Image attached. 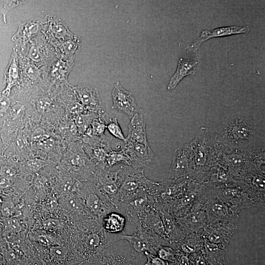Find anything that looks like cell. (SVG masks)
I'll return each instance as SVG.
<instances>
[{
    "label": "cell",
    "instance_id": "60d3db41",
    "mask_svg": "<svg viewBox=\"0 0 265 265\" xmlns=\"http://www.w3.org/2000/svg\"><path fill=\"white\" fill-rule=\"evenodd\" d=\"M144 256L147 259L144 265H169L168 262L161 259L157 255L146 252L144 253Z\"/></svg>",
    "mask_w": 265,
    "mask_h": 265
},
{
    "label": "cell",
    "instance_id": "7bdbcfd3",
    "mask_svg": "<svg viewBox=\"0 0 265 265\" xmlns=\"http://www.w3.org/2000/svg\"><path fill=\"white\" fill-rule=\"evenodd\" d=\"M176 253L177 255L174 262L171 264L169 263L170 265H192L188 256L177 251Z\"/></svg>",
    "mask_w": 265,
    "mask_h": 265
},
{
    "label": "cell",
    "instance_id": "8992f818",
    "mask_svg": "<svg viewBox=\"0 0 265 265\" xmlns=\"http://www.w3.org/2000/svg\"><path fill=\"white\" fill-rule=\"evenodd\" d=\"M210 188L215 197L239 212L243 209L255 207L253 201L239 181L217 188Z\"/></svg>",
    "mask_w": 265,
    "mask_h": 265
},
{
    "label": "cell",
    "instance_id": "8d00e7d4",
    "mask_svg": "<svg viewBox=\"0 0 265 265\" xmlns=\"http://www.w3.org/2000/svg\"><path fill=\"white\" fill-rule=\"evenodd\" d=\"M25 2L24 0H0V11L4 22L6 23V17L9 11Z\"/></svg>",
    "mask_w": 265,
    "mask_h": 265
},
{
    "label": "cell",
    "instance_id": "d6986e66",
    "mask_svg": "<svg viewBox=\"0 0 265 265\" xmlns=\"http://www.w3.org/2000/svg\"><path fill=\"white\" fill-rule=\"evenodd\" d=\"M111 95L112 108L124 113L130 119L141 111L132 93L125 89L119 81L114 84Z\"/></svg>",
    "mask_w": 265,
    "mask_h": 265
},
{
    "label": "cell",
    "instance_id": "5bb4252c",
    "mask_svg": "<svg viewBox=\"0 0 265 265\" xmlns=\"http://www.w3.org/2000/svg\"><path fill=\"white\" fill-rule=\"evenodd\" d=\"M93 174L94 187L102 195L109 198L114 204V199L121 185L119 169L111 171L98 167Z\"/></svg>",
    "mask_w": 265,
    "mask_h": 265
},
{
    "label": "cell",
    "instance_id": "e575fe53",
    "mask_svg": "<svg viewBox=\"0 0 265 265\" xmlns=\"http://www.w3.org/2000/svg\"><path fill=\"white\" fill-rule=\"evenodd\" d=\"M156 255L168 263H173L176 257L177 253L175 249L168 245H162L156 250Z\"/></svg>",
    "mask_w": 265,
    "mask_h": 265
},
{
    "label": "cell",
    "instance_id": "b9f144b4",
    "mask_svg": "<svg viewBox=\"0 0 265 265\" xmlns=\"http://www.w3.org/2000/svg\"><path fill=\"white\" fill-rule=\"evenodd\" d=\"M192 265H208L201 251L188 256Z\"/></svg>",
    "mask_w": 265,
    "mask_h": 265
},
{
    "label": "cell",
    "instance_id": "681fc988",
    "mask_svg": "<svg viewBox=\"0 0 265 265\" xmlns=\"http://www.w3.org/2000/svg\"><path fill=\"white\" fill-rule=\"evenodd\" d=\"M82 264H78V265H81Z\"/></svg>",
    "mask_w": 265,
    "mask_h": 265
},
{
    "label": "cell",
    "instance_id": "8fae6325",
    "mask_svg": "<svg viewBox=\"0 0 265 265\" xmlns=\"http://www.w3.org/2000/svg\"><path fill=\"white\" fill-rule=\"evenodd\" d=\"M205 192L207 200L205 204V210L207 223L217 221L238 222L239 212L215 197L212 193L210 188L206 185Z\"/></svg>",
    "mask_w": 265,
    "mask_h": 265
},
{
    "label": "cell",
    "instance_id": "f35d334b",
    "mask_svg": "<svg viewBox=\"0 0 265 265\" xmlns=\"http://www.w3.org/2000/svg\"><path fill=\"white\" fill-rule=\"evenodd\" d=\"M73 154L70 159L72 165L76 169H81L86 165L85 158L81 152H78Z\"/></svg>",
    "mask_w": 265,
    "mask_h": 265
},
{
    "label": "cell",
    "instance_id": "f6af8a7d",
    "mask_svg": "<svg viewBox=\"0 0 265 265\" xmlns=\"http://www.w3.org/2000/svg\"><path fill=\"white\" fill-rule=\"evenodd\" d=\"M25 108L23 105L17 104L11 108L10 115L13 118H17L24 112Z\"/></svg>",
    "mask_w": 265,
    "mask_h": 265
},
{
    "label": "cell",
    "instance_id": "f1b7e54d",
    "mask_svg": "<svg viewBox=\"0 0 265 265\" xmlns=\"http://www.w3.org/2000/svg\"><path fill=\"white\" fill-rule=\"evenodd\" d=\"M125 225V217L120 212H109L101 219L103 229L110 234L119 235L123 233Z\"/></svg>",
    "mask_w": 265,
    "mask_h": 265
},
{
    "label": "cell",
    "instance_id": "7c38bea8",
    "mask_svg": "<svg viewBox=\"0 0 265 265\" xmlns=\"http://www.w3.org/2000/svg\"><path fill=\"white\" fill-rule=\"evenodd\" d=\"M238 228L237 222L217 221L207 223L201 233L204 239L225 250Z\"/></svg>",
    "mask_w": 265,
    "mask_h": 265
},
{
    "label": "cell",
    "instance_id": "9c48e42d",
    "mask_svg": "<svg viewBox=\"0 0 265 265\" xmlns=\"http://www.w3.org/2000/svg\"><path fill=\"white\" fill-rule=\"evenodd\" d=\"M79 195L85 210L90 215L100 220L111 212H119L118 208L109 198L100 193L94 186H86L81 188Z\"/></svg>",
    "mask_w": 265,
    "mask_h": 265
},
{
    "label": "cell",
    "instance_id": "816d5d0a",
    "mask_svg": "<svg viewBox=\"0 0 265 265\" xmlns=\"http://www.w3.org/2000/svg\"><path fill=\"white\" fill-rule=\"evenodd\" d=\"M1 202V200H0V202Z\"/></svg>",
    "mask_w": 265,
    "mask_h": 265
},
{
    "label": "cell",
    "instance_id": "6da1fadb",
    "mask_svg": "<svg viewBox=\"0 0 265 265\" xmlns=\"http://www.w3.org/2000/svg\"><path fill=\"white\" fill-rule=\"evenodd\" d=\"M258 128L255 121L242 114L226 118L214 134L216 142L245 151L257 143Z\"/></svg>",
    "mask_w": 265,
    "mask_h": 265
},
{
    "label": "cell",
    "instance_id": "4dcf8cb0",
    "mask_svg": "<svg viewBox=\"0 0 265 265\" xmlns=\"http://www.w3.org/2000/svg\"><path fill=\"white\" fill-rule=\"evenodd\" d=\"M201 252L208 265H222L226 264L225 250L204 238Z\"/></svg>",
    "mask_w": 265,
    "mask_h": 265
},
{
    "label": "cell",
    "instance_id": "ab89813d",
    "mask_svg": "<svg viewBox=\"0 0 265 265\" xmlns=\"http://www.w3.org/2000/svg\"><path fill=\"white\" fill-rule=\"evenodd\" d=\"M36 106L37 110L41 113H45L49 110L53 101L48 97H43L36 101Z\"/></svg>",
    "mask_w": 265,
    "mask_h": 265
},
{
    "label": "cell",
    "instance_id": "7a4b0ae2",
    "mask_svg": "<svg viewBox=\"0 0 265 265\" xmlns=\"http://www.w3.org/2000/svg\"><path fill=\"white\" fill-rule=\"evenodd\" d=\"M85 233L75 247L83 263L98 265L113 252V244L120 239L121 234L113 235L106 232L101 222H95L85 225Z\"/></svg>",
    "mask_w": 265,
    "mask_h": 265
},
{
    "label": "cell",
    "instance_id": "4316f807",
    "mask_svg": "<svg viewBox=\"0 0 265 265\" xmlns=\"http://www.w3.org/2000/svg\"><path fill=\"white\" fill-rule=\"evenodd\" d=\"M137 227L149 230L167 240L160 213L154 207L151 208L146 212Z\"/></svg>",
    "mask_w": 265,
    "mask_h": 265
},
{
    "label": "cell",
    "instance_id": "1f68e13d",
    "mask_svg": "<svg viewBox=\"0 0 265 265\" xmlns=\"http://www.w3.org/2000/svg\"><path fill=\"white\" fill-rule=\"evenodd\" d=\"M97 265H143V262L131 255L113 251Z\"/></svg>",
    "mask_w": 265,
    "mask_h": 265
},
{
    "label": "cell",
    "instance_id": "7402d4cb",
    "mask_svg": "<svg viewBox=\"0 0 265 265\" xmlns=\"http://www.w3.org/2000/svg\"><path fill=\"white\" fill-rule=\"evenodd\" d=\"M249 31L248 26H237L220 27L212 30L204 29L201 32L198 38L188 46L186 50L188 51L196 52L199 49L204 42L210 38L246 33Z\"/></svg>",
    "mask_w": 265,
    "mask_h": 265
},
{
    "label": "cell",
    "instance_id": "2e32d148",
    "mask_svg": "<svg viewBox=\"0 0 265 265\" xmlns=\"http://www.w3.org/2000/svg\"><path fill=\"white\" fill-rule=\"evenodd\" d=\"M192 151L190 143L183 145L175 153L168 179L189 178L192 171Z\"/></svg>",
    "mask_w": 265,
    "mask_h": 265
},
{
    "label": "cell",
    "instance_id": "cb8c5ba5",
    "mask_svg": "<svg viewBox=\"0 0 265 265\" xmlns=\"http://www.w3.org/2000/svg\"><path fill=\"white\" fill-rule=\"evenodd\" d=\"M159 212L163 223L166 239L171 245L179 242L188 234L175 216L166 211Z\"/></svg>",
    "mask_w": 265,
    "mask_h": 265
},
{
    "label": "cell",
    "instance_id": "7dc6e473",
    "mask_svg": "<svg viewBox=\"0 0 265 265\" xmlns=\"http://www.w3.org/2000/svg\"><path fill=\"white\" fill-rule=\"evenodd\" d=\"M9 179L3 176L0 177V187L5 188L9 186Z\"/></svg>",
    "mask_w": 265,
    "mask_h": 265
},
{
    "label": "cell",
    "instance_id": "ffe728a7",
    "mask_svg": "<svg viewBox=\"0 0 265 265\" xmlns=\"http://www.w3.org/2000/svg\"><path fill=\"white\" fill-rule=\"evenodd\" d=\"M205 202L198 198L190 210L186 215L176 217L179 223L188 233H200L207 224Z\"/></svg>",
    "mask_w": 265,
    "mask_h": 265
},
{
    "label": "cell",
    "instance_id": "5b68a950",
    "mask_svg": "<svg viewBox=\"0 0 265 265\" xmlns=\"http://www.w3.org/2000/svg\"><path fill=\"white\" fill-rule=\"evenodd\" d=\"M120 239L128 241L131 249L130 255L141 261L145 256V252L156 255V250L159 247L171 245L167 240L156 233L139 227H137L132 235H128L124 233L121 234Z\"/></svg>",
    "mask_w": 265,
    "mask_h": 265
},
{
    "label": "cell",
    "instance_id": "d590c367",
    "mask_svg": "<svg viewBox=\"0 0 265 265\" xmlns=\"http://www.w3.org/2000/svg\"><path fill=\"white\" fill-rule=\"evenodd\" d=\"M106 129L113 137L122 141H125L126 137L124 136L116 117L109 119L106 124Z\"/></svg>",
    "mask_w": 265,
    "mask_h": 265
},
{
    "label": "cell",
    "instance_id": "30bf717a",
    "mask_svg": "<svg viewBox=\"0 0 265 265\" xmlns=\"http://www.w3.org/2000/svg\"><path fill=\"white\" fill-rule=\"evenodd\" d=\"M155 202L152 196L145 191L141 190L123 199L118 208L119 210L123 208L128 220L138 226L146 212L154 207Z\"/></svg>",
    "mask_w": 265,
    "mask_h": 265
},
{
    "label": "cell",
    "instance_id": "74e56055",
    "mask_svg": "<svg viewBox=\"0 0 265 265\" xmlns=\"http://www.w3.org/2000/svg\"><path fill=\"white\" fill-rule=\"evenodd\" d=\"M106 117L99 116L95 118L93 122L92 130H90L95 136H102L104 135L106 129Z\"/></svg>",
    "mask_w": 265,
    "mask_h": 265
},
{
    "label": "cell",
    "instance_id": "e0dca14e",
    "mask_svg": "<svg viewBox=\"0 0 265 265\" xmlns=\"http://www.w3.org/2000/svg\"><path fill=\"white\" fill-rule=\"evenodd\" d=\"M43 22L41 23V32L53 46L75 36L67 25L55 16L47 15Z\"/></svg>",
    "mask_w": 265,
    "mask_h": 265
},
{
    "label": "cell",
    "instance_id": "f5cc1de1",
    "mask_svg": "<svg viewBox=\"0 0 265 265\" xmlns=\"http://www.w3.org/2000/svg\"><path fill=\"white\" fill-rule=\"evenodd\" d=\"M169 265H170L169 264Z\"/></svg>",
    "mask_w": 265,
    "mask_h": 265
},
{
    "label": "cell",
    "instance_id": "ba28073f",
    "mask_svg": "<svg viewBox=\"0 0 265 265\" xmlns=\"http://www.w3.org/2000/svg\"><path fill=\"white\" fill-rule=\"evenodd\" d=\"M18 53L39 67H47L57 56L54 47L40 31Z\"/></svg>",
    "mask_w": 265,
    "mask_h": 265
},
{
    "label": "cell",
    "instance_id": "bcb514c9",
    "mask_svg": "<svg viewBox=\"0 0 265 265\" xmlns=\"http://www.w3.org/2000/svg\"><path fill=\"white\" fill-rule=\"evenodd\" d=\"M1 171L2 176L7 178L13 176L15 173L13 169L7 166L2 167Z\"/></svg>",
    "mask_w": 265,
    "mask_h": 265
},
{
    "label": "cell",
    "instance_id": "f546056e",
    "mask_svg": "<svg viewBox=\"0 0 265 265\" xmlns=\"http://www.w3.org/2000/svg\"><path fill=\"white\" fill-rule=\"evenodd\" d=\"M198 62L194 60L181 58L179 59L177 68L171 77L167 85L168 90L175 88L180 81L186 76L193 75Z\"/></svg>",
    "mask_w": 265,
    "mask_h": 265
},
{
    "label": "cell",
    "instance_id": "83f0119b",
    "mask_svg": "<svg viewBox=\"0 0 265 265\" xmlns=\"http://www.w3.org/2000/svg\"><path fill=\"white\" fill-rule=\"evenodd\" d=\"M204 243V238L200 233L191 232L184 238L175 243V249L186 255L201 251Z\"/></svg>",
    "mask_w": 265,
    "mask_h": 265
},
{
    "label": "cell",
    "instance_id": "603a6c76",
    "mask_svg": "<svg viewBox=\"0 0 265 265\" xmlns=\"http://www.w3.org/2000/svg\"><path fill=\"white\" fill-rule=\"evenodd\" d=\"M41 22L33 19L19 22L17 32L12 37L18 51L23 50L40 31Z\"/></svg>",
    "mask_w": 265,
    "mask_h": 265
},
{
    "label": "cell",
    "instance_id": "c3c4849f",
    "mask_svg": "<svg viewBox=\"0 0 265 265\" xmlns=\"http://www.w3.org/2000/svg\"><path fill=\"white\" fill-rule=\"evenodd\" d=\"M48 265L47 264V263L44 262V261H42V265Z\"/></svg>",
    "mask_w": 265,
    "mask_h": 265
},
{
    "label": "cell",
    "instance_id": "277c9868",
    "mask_svg": "<svg viewBox=\"0 0 265 265\" xmlns=\"http://www.w3.org/2000/svg\"><path fill=\"white\" fill-rule=\"evenodd\" d=\"M119 171L121 185L113 201L118 209L120 202L125 197L141 190L147 192L157 183L146 178L141 168L124 165L120 166Z\"/></svg>",
    "mask_w": 265,
    "mask_h": 265
},
{
    "label": "cell",
    "instance_id": "d4e9b609",
    "mask_svg": "<svg viewBox=\"0 0 265 265\" xmlns=\"http://www.w3.org/2000/svg\"><path fill=\"white\" fill-rule=\"evenodd\" d=\"M126 139L145 145H149L146 135L145 123L141 111L131 119L128 126Z\"/></svg>",
    "mask_w": 265,
    "mask_h": 265
},
{
    "label": "cell",
    "instance_id": "d6a6232c",
    "mask_svg": "<svg viewBox=\"0 0 265 265\" xmlns=\"http://www.w3.org/2000/svg\"><path fill=\"white\" fill-rule=\"evenodd\" d=\"M116 147V150H112L107 155L105 161L106 169H109L115 164L122 163L132 166L131 159L122 147L121 142H119Z\"/></svg>",
    "mask_w": 265,
    "mask_h": 265
},
{
    "label": "cell",
    "instance_id": "52a82bcc",
    "mask_svg": "<svg viewBox=\"0 0 265 265\" xmlns=\"http://www.w3.org/2000/svg\"><path fill=\"white\" fill-rule=\"evenodd\" d=\"M205 186V184L191 181L186 191L177 198L166 203H155L158 211L168 212L176 217L184 216L195 203Z\"/></svg>",
    "mask_w": 265,
    "mask_h": 265
},
{
    "label": "cell",
    "instance_id": "836d02e7",
    "mask_svg": "<svg viewBox=\"0 0 265 265\" xmlns=\"http://www.w3.org/2000/svg\"><path fill=\"white\" fill-rule=\"evenodd\" d=\"M80 38L75 35L71 39L59 42L53 46L57 54L73 57L80 47Z\"/></svg>",
    "mask_w": 265,
    "mask_h": 265
},
{
    "label": "cell",
    "instance_id": "ee69618b",
    "mask_svg": "<svg viewBox=\"0 0 265 265\" xmlns=\"http://www.w3.org/2000/svg\"><path fill=\"white\" fill-rule=\"evenodd\" d=\"M14 211V206L13 203L6 202L1 206V212L5 216H9L12 215Z\"/></svg>",
    "mask_w": 265,
    "mask_h": 265
},
{
    "label": "cell",
    "instance_id": "484cf974",
    "mask_svg": "<svg viewBox=\"0 0 265 265\" xmlns=\"http://www.w3.org/2000/svg\"><path fill=\"white\" fill-rule=\"evenodd\" d=\"M4 77L6 87L2 93L8 95L11 88L21 81V70L16 48L13 49L11 58L5 71Z\"/></svg>",
    "mask_w": 265,
    "mask_h": 265
},
{
    "label": "cell",
    "instance_id": "3957f363",
    "mask_svg": "<svg viewBox=\"0 0 265 265\" xmlns=\"http://www.w3.org/2000/svg\"><path fill=\"white\" fill-rule=\"evenodd\" d=\"M190 143L192 151V167L189 179L204 184L215 153L214 134L208 129L202 128Z\"/></svg>",
    "mask_w": 265,
    "mask_h": 265
},
{
    "label": "cell",
    "instance_id": "9a60e30c",
    "mask_svg": "<svg viewBox=\"0 0 265 265\" xmlns=\"http://www.w3.org/2000/svg\"><path fill=\"white\" fill-rule=\"evenodd\" d=\"M121 146L130 157L132 166L152 169L156 166V157L149 145L126 139Z\"/></svg>",
    "mask_w": 265,
    "mask_h": 265
},
{
    "label": "cell",
    "instance_id": "f907efd6",
    "mask_svg": "<svg viewBox=\"0 0 265 265\" xmlns=\"http://www.w3.org/2000/svg\"><path fill=\"white\" fill-rule=\"evenodd\" d=\"M227 265V264H225L224 265Z\"/></svg>",
    "mask_w": 265,
    "mask_h": 265
},
{
    "label": "cell",
    "instance_id": "ac0fdd59",
    "mask_svg": "<svg viewBox=\"0 0 265 265\" xmlns=\"http://www.w3.org/2000/svg\"><path fill=\"white\" fill-rule=\"evenodd\" d=\"M74 56L57 54L46 67L48 80L58 86H69L67 78L74 64Z\"/></svg>",
    "mask_w": 265,
    "mask_h": 265
},
{
    "label": "cell",
    "instance_id": "44dd1931",
    "mask_svg": "<svg viewBox=\"0 0 265 265\" xmlns=\"http://www.w3.org/2000/svg\"><path fill=\"white\" fill-rule=\"evenodd\" d=\"M76 96L84 108L97 113L102 117L107 115L105 107L96 88L87 86L73 88Z\"/></svg>",
    "mask_w": 265,
    "mask_h": 265
},
{
    "label": "cell",
    "instance_id": "4fadbf2b",
    "mask_svg": "<svg viewBox=\"0 0 265 265\" xmlns=\"http://www.w3.org/2000/svg\"><path fill=\"white\" fill-rule=\"evenodd\" d=\"M250 197L254 203L255 207L265 208V171L252 168L247 169L241 179Z\"/></svg>",
    "mask_w": 265,
    "mask_h": 265
}]
</instances>
